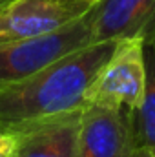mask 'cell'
I'll return each instance as SVG.
<instances>
[{"label": "cell", "mask_w": 155, "mask_h": 157, "mask_svg": "<svg viewBox=\"0 0 155 157\" xmlns=\"http://www.w3.org/2000/svg\"><path fill=\"white\" fill-rule=\"evenodd\" d=\"M80 113H66L13 130L18 137L15 157H77Z\"/></svg>", "instance_id": "obj_7"}, {"label": "cell", "mask_w": 155, "mask_h": 157, "mask_svg": "<svg viewBox=\"0 0 155 157\" xmlns=\"http://www.w3.org/2000/svg\"><path fill=\"white\" fill-rule=\"evenodd\" d=\"M18 137L15 132H0V157H15Z\"/></svg>", "instance_id": "obj_9"}, {"label": "cell", "mask_w": 155, "mask_h": 157, "mask_svg": "<svg viewBox=\"0 0 155 157\" xmlns=\"http://www.w3.org/2000/svg\"><path fill=\"white\" fill-rule=\"evenodd\" d=\"M89 44H93L91 9L53 33L0 44V90L33 77L51 62Z\"/></svg>", "instance_id": "obj_2"}, {"label": "cell", "mask_w": 155, "mask_h": 157, "mask_svg": "<svg viewBox=\"0 0 155 157\" xmlns=\"http://www.w3.org/2000/svg\"><path fill=\"white\" fill-rule=\"evenodd\" d=\"M93 6L82 0H6L0 4V44L53 33Z\"/></svg>", "instance_id": "obj_4"}, {"label": "cell", "mask_w": 155, "mask_h": 157, "mask_svg": "<svg viewBox=\"0 0 155 157\" xmlns=\"http://www.w3.org/2000/svg\"><path fill=\"white\" fill-rule=\"evenodd\" d=\"M144 86V42L139 39L119 40L113 55L91 88L88 104H108L126 108L133 113L142 101Z\"/></svg>", "instance_id": "obj_3"}, {"label": "cell", "mask_w": 155, "mask_h": 157, "mask_svg": "<svg viewBox=\"0 0 155 157\" xmlns=\"http://www.w3.org/2000/svg\"><path fill=\"white\" fill-rule=\"evenodd\" d=\"M146 86L139 108L131 113L135 146L146 148L155 155V44L144 46Z\"/></svg>", "instance_id": "obj_8"}, {"label": "cell", "mask_w": 155, "mask_h": 157, "mask_svg": "<svg viewBox=\"0 0 155 157\" xmlns=\"http://www.w3.org/2000/svg\"><path fill=\"white\" fill-rule=\"evenodd\" d=\"M135 148L130 110L108 104L82 110L77 157H131Z\"/></svg>", "instance_id": "obj_5"}, {"label": "cell", "mask_w": 155, "mask_h": 157, "mask_svg": "<svg viewBox=\"0 0 155 157\" xmlns=\"http://www.w3.org/2000/svg\"><path fill=\"white\" fill-rule=\"evenodd\" d=\"M131 157H155V155L150 150H146V148H135V152H133Z\"/></svg>", "instance_id": "obj_10"}, {"label": "cell", "mask_w": 155, "mask_h": 157, "mask_svg": "<svg viewBox=\"0 0 155 157\" xmlns=\"http://www.w3.org/2000/svg\"><path fill=\"white\" fill-rule=\"evenodd\" d=\"M82 2H91V4H97L99 0H82Z\"/></svg>", "instance_id": "obj_11"}, {"label": "cell", "mask_w": 155, "mask_h": 157, "mask_svg": "<svg viewBox=\"0 0 155 157\" xmlns=\"http://www.w3.org/2000/svg\"><path fill=\"white\" fill-rule=\"evenodd\" d=\"M117 42L84 46L51 62L33 77L0 90V132H13L44 119L82 112Z\"/></svg>", "instance_id": "obj_1"}, {"label": "cell", "mask_w": 155, "mask_h": 157, "mask_svg": "<svg viewBox=\"0 0 155 157\" xmlns=\"http://www.w3.org/2000/svg\"><path fill=\"white\" fill-rule=\"evenodd\" d=\"M91 39L155 44V0H99L91 7Z\"/></svg>", "instance_id": "obj_6"}, {"label": "cell", "mask_w": 155, "mask_h": 157, "mask_svg": "<svg viewBox=\"0 0 155 157\" xmlns=\"http://www.w3.org/2000/svg\"><path fill=\"white\" fill-rule=\"evenodd\" d=\"M4 2H6V0H0V4H4Z\"/></svg>", "instance_id": "obj_12"}]
</instances>
